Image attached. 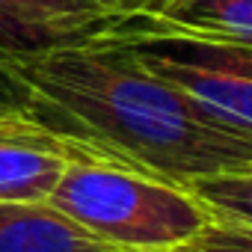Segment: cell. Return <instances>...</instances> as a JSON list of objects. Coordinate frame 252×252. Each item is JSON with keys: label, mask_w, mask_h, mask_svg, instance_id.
I'll use <instances>...</instances> for the list:
<instances>
[{"label": "cell", "mask_w": 252, "mask_h": 252, "mask_svg": "<svg viewBox=\"0 0 252 252\" xmlns=\"http://www.w3.org/2000/svg\"><path fill=\"white\" fill-rule=\"evenodd\" d=\"M0 252H122L48 205H0Z\"/></svg>", "instance_id": "6"}, {"label": "cell", "mask_w": 252, "mask_h": 252, "mask_svg": "<svg viewBox=\"0 0 252 252\" xmlns=\"http://www.w3.org/2000/svg\"><path fill=\"white\" fill-rule=\"evenodd\" d=\"M169 252H252V228L208 222L187 243H181Z\"/></svg>", "instance_id": "9"}, {"label": "cell", "mask_w": 252, "mask_h": 252, "mask_svg": "<svg viewBox=\"0 0 252 252\" xmlns=\"http://www.w3.org/2000/svg\"><path fill=\"white\" fill-rule=\"evenodd\" d=\"M45 205L122 252H169L211 222L187 190L83 155L68 158Z\"/></svg>", "instance_id": "2"}, {"label": "cell", "mask_w": 252, "mask_h": 252, "mask_svg": "<svg viewBox=\"0 0 252 252\" xmlns=\"http://www.w3.org/2000/svg\"><path fill=\"white\" fill-rule=\"evenodd\" d=\"M30 92L27 119L71 155L119 163L166 184L249 166L252 134L104 45L3 54Z\"/></svg>", "instance_id": "1"}, {"label": "cell", "mask_w": 252, "mask_h": 252, "mask_svg": "<svg viewBox=\"0 0 252 252\" xmlns=\"http://www.w3.org/2000/svg\"><path fill=\"white\" fill-rule=\"evenodd\" d=\"M71 152L24 116L0 119V205H45Z\"/></svg>", "instance_id": "4"}, {"label": "cell", "mask_w": 252, "mask_h": 252, "mask_svg": "<svg viewBox=\"0 0 252 252\" xmlns=\"http://www.w3.org/2000/svg\"><path fill=\"white\" fill-rule=\"evenodd\" d=\"M137 9L166 27L252 48V0H140Z\"/></svg>", "instance_id": "7"}, {"label": "cell", "mask_w": 252, "mask_h": 252, "mask_svg": "<svg viewBox=\"0 0 252 252\" xmlns=\"http://www.w3.org/2000/svg\"><path fill=\"white\" fill-rule=\"evenodd\" d=\"M101 6H107L110 12H122V9H131V6H137L140 0H98Z\"/></svg>", "instance_id": "11"}, {"label": "cell", "mask_w": 252, "mask_h": 252, "mask_svg": "<svg viewBox=\"0 0 252 252\" xmlns=\"http://www.w3.org/2000/svg\"><path fill=\"white\" fill-rule=\"evenodd\" d=\"M27 104H30V92H27L24 80L12 71L6 57L0 54V119L3 116H24L27 119Z\"/></svg>", "instance_id": "10"}, {"label": "cell", "mask_w": 252, "mask_h": 252, "mask_svg": "<svg viewBox=\"0 0 252 252\" xmlns=\"http://www.w3.org/2000/svg\"><path fill=\"white\" fill-rule=\"evenodd\" d=\"M110 15L98 0H0V54L80 45Z\"/></svg>", "instance_id": "5"}, {"label": "cell", "mask_w": 252, "mask_h": 252, "mask_svg": "<svg viewBox=\"0 0 252 252\" xmlns=\"http://www.w3.org/2000/svg\"><path fill=\"white\" fill-rule=\"evenodd\" d=\"M86 42L128 57L208 113L252 134V48L166 27L137 6L113 12Z\"/></svg>", "instance_id": "3"}, {"label": "cell", "mask_w": 252, "mask_h": 252, "mask_svg": "<svg viewBox=\"0 0 252 252\" xmlns=\"http://www.w3.org/2000/svg\"><path fill=\"white\" fill-rule=\"evenodd\" d=\"M181 190L199 202L211 222L252 228V163L190 178Z\"/></svg>", "instance_id": "8"}]
</instances>
